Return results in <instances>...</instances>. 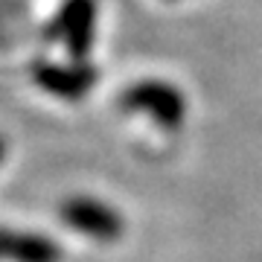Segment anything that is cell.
<instances>
[{
  "label": "cell",
  "mask_w": 262,
  "mask_h": 262,
  "mask_svg": "<svg viewBox=\"0 0 262 262\" xmlns=\"http://www.w3.org/2000/svg\"><path fill=\"white\" fill-rule=\"evenodd\" d=\"M122 111H137L146 114L151 122H158L160 128H181L187 117V99L175 84L160 82V79H146L125 88L120 96Z\"/></svg>",
  "instance_id": "6da1fadb"
},
{
  "label": "cell",
  "mask_w": 262,
  "mask_h": 262,
  "mask_svg": "<svg viewBox=\"0 0 262 262\" xmlns=\"http://www.w3.org/2000/svg\"><path fill=\"white\" fill-rule=\"evenodd\" d=\"M61 219L79 233L91 236L96 242H117L122 236V219L114 207L96 201V198H67L61 204Z\"/></svg>",
  "instance_id": "3957f363"
},
{
  "label": "cell",
  "mask_w": 262,
  "mask_h": 262,
  "mask_svg": "<svg viewBox=\"0 0 262 262\" xmlns=\"http://www.w3.org/2000/svg\"><path fill=\"white\" fill-rule=\"evenodd\" d=\"M29 76L41 91H47L56 99H67V102L88 96V91L96 84V67H91L88 61H76V64L35 61Z\"/></svg>",
  "instance_id": "277c9868"
},
{
  "label": "cell",
  "mask_w": 262,
  "mask_h": 262,
  "mask_svg": "<svg viewBox=\"0 0 262 262\" xmlns=\"http://www.w3.org/2000/svg\"><path fill=\"white\" fill-rule=\"evenodd\" d=\"M96 35V0H64L47 29V38H64L73 61H84Z\"/></svg>",
  "instance_id": "7a4b0ae2"
},
{
  "label": "cell",
  "mask_w": 262,
  "mask_h": 262,
  "mask_svg": "<svg viewBox=\"0 0 262 262\" xmlns=\"http://www.w3.org/2000/svg\"><path fill=\"white\" fill-rule=\"evenodd\" d=\"M3 151H6V146H3V140H0V160H3Z\"/></svg>",
  "instance_id": "8992f818"
},
{
  "label": "cell",
  "mask_w": 262,
  "mask_h": 262,
  "mask_svg": "<svg viewBox=\"0 0 262 262\" xmlns=\"http://www.w3.org/2000/svg\"><path fill=\"white\" fill-rule=\"evenodd\" d=\"M0 259L3 262H61V248L38 233L0 230Z\"/></svg>",
  "instance_id": "5b68a950"
}]
</instances>
